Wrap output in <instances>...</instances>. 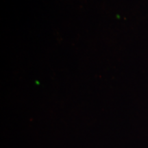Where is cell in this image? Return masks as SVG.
<instances>
[]
</instances>
